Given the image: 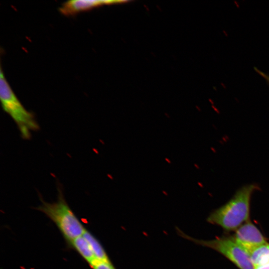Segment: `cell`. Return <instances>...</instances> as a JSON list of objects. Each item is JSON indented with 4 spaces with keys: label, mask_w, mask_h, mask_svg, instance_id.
<instances>
[{
    "label": "cell",
    "mask_w": 269,
    "mask_h": 269,
    "mask_svg": "<svg viewBox=\"0 0 269 269\" xmlns=\"http://www.w3.org/2000/svg\"><path fill=\"white\" fill-rule=\"evenodd\" d=\"M91 266L97 261L91 248L84 236H81L69 243Z\"/></svg>",
    "instance_id": "52a82bcc"
},
{
    "label": "cell",
    "mask_w": 269,
    "mask_h": 269,
    "mask_svg": "<svg viewBox=\"0 0 269 269\" xmlns=\"http://www.w3.org/2000/svg\"><path fill=\"white\" fill-rule=\"evenodd\" d=\"M255 269H269V264L262 266L260 267L257 268Z\"/></svg>",
    "instance_id": "7c38bea8"
},
{
    "label": "cell",
    "mask_w": 269,
    "mask_h": 269,
    "mask_svg": "<svg viewBox=\"0 0 269 269\" xmlns=\"http://www.w3.org/2000/svg\"><path fill=\"white\" fill-rule=\"evenodd\" d=\"M232 238L249 254L257 247L267 243L260 231L249 221L237 229Z\"/></svg>",
    "instance_id": "5b68a950"
},
{
    "label": "cell",
    "mask_w": 269,
    "mask_h": 269,
    "mask_svg": "<svg viewBox=\"0 0 269 269\" xmlns=\"http://www.w3.org/2000/svg\"><path fill=\"white\" fill-rule=\"evenodd\" d=\"M91 267L93 269H116L111 261H96Z\"/></svg>",
    "instance_id": "30bf717a"
},
{
    "label": "cell",
    "mask_w": 269,
    "mask_h": 269,
    "mask_svg": "<svg viewBox=\"0 0 269 269\" xmlns=\"http://www.w3.org/2000/svg\"><path fill=\"white\" fill-rule=\"evenodd\" d=\"M117 2L118 1L101 0H70L62 3L59 8V10L62 14L70 16L101 5L115 3Z\"/></svg>",
    "instance_id": "8992f818"
},
{
    "label": "cell",
    "mask_w": 269,
    "mask_h": 269,
    "mask_svg": "<svg viewBox=\"0 0 269 269\" xmlns=\"http://www.w3.org/2000/svg\"><path fill=\"white\" fill-rule=\"evenodd\" d=\"M165 160L168 163H169V164L171 163V160L169 158H165Z\"/></svg>",
    "instance_id": "4fadbf2b"
},
{
    "label": "cell",
    "mask_w": 269,
    "mask_h": 269,
    "mask_svg": "<svg viewBox=\"0 0 269 269\" xmlns=\"http://www.w3.org/2000/svg\"><path fill=\"white\" fill-rule=\"evenodd\" d=\"M83 236L89 243L97 261H110L101 243L91 233L86 230Z\"/></svg>",
    "instance_id": "9c48e42d"
},
{
    "label": "cell",
    "mask_w": 269,
    "mask_h": 269,
    "mask_svg": "<svg viewBox=\"0 0 269 269\" xmlns=\"http://www.w3.org/2000/svg\"><path fill=\"white\" fill-rule=\"evenodd\" d=\"M255 70L258 73H259L262 77H263L266 80V81L269 84V74H266L265 72L261 71L260 70L258 69L256 67L255 68Z\"/></svg>",
    "instance_id": "8fae6325"
},
{
    "label": "cell",
    "mask_w": 269,
    "mask_h": 269,
    "mask_svg": "<svg viewBox=\"0 0 269 269\" xmlns=\"http://www.w3.org/2000/svg\"><path fill=\"white\" fill-rule=\"evenodd\" d=\"M259 189L256 184L243 186L228 202L212 212L207 221L227 231L236 230L249 219L251 197Z\"/></svg>",
    "instance_id": "6da1fadb"
},
{
    "label": "cell",
    "mask_w": 269,
    "mask_h": 269,
    "mask_svg": "<svg viewBox=\"0 0 269 269\" xmlns=\"http://www.w3.org/2000/svg\"><path fill=\"white\" fill-rule=\"evenodd\" d=\"M0 99L3 111L16 125L21 137L29 139L31 132L39 130L34 115L27 111L15 95L7 82L1 67L0 73Z\"/></svg>",
    "instance_id": "3957f363"
},
{
    "label": "cell",
    "mask_w": 269,
    "mask_h": 269,
    "mask_svg": "<svg viewBox=\"0 0 269 269\" xmlns=\"http://www.w3.org/2000/svg\"><path fill=\"white\" fill-rule=\"evenodd\" d=\"M56 202L48 203L41 199L42 204L36 209L45 214L56 225L69 244L82 236L86 230L66 202L62 191L58 187Z\"/></svg>",
    "instance_id": "7a4b0ae2"
},
{
    "label": "cell",
    "mask_w": 269,
    "mask_h": 269,
    "mask_svg": "<svg viewBox=\"0 0 269 269\" xmlns=\"http://www.w3.org/2000/svg\"><path fill=\"white\" fill-rule=\"evenodd\" d=\"M182 238L196 244L212 249L220 253L234 264L240 269H255L249 254L232 238H219L211 240L193 238L177 228Z\"/></svg>",
    "instance_id": "277c9868"
},
{
    "label": "cell",
    "mask_w": 269,
    "mask_h": 269,
    "mask_svg": "<svg viewBox=\"0 0 269 269\" xmlns=\"http://www.w3.org/2000/svg\"><path fill=\"white\" fill-rule=\"evenodd\" d=\"M249 256L254 269L269 264V244L257 247L249 253Z\"/></svg>",
    "instance_id": "ba28073f"
}]
</instances>
